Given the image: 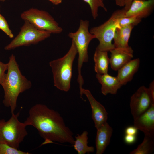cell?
I'll use <instances>...</instances> for the list:
<instances>
[{"instance_id":"1","label":"cell","mask_w":154,"mask_h":154,"mask_svg":"<svg viewBox=\"0 0 154 154\" xmlns=\"http://www.w3.org/2000/svg\"><path fill=\"white\" fill-rule=\"evenodd\" d=\"M23 123L26 126H32L37 130L44 140L42 145L55 141L74 143L73 133L66 126L63 118L58 112L46 105L37 104L32 106Z\"/></svg>"},{"instance_id":"2","label":"cell","mask_w":154,"mask_h":154,"mask_svg":"<svg viewBox=\"0 0 154 154\" xmlns=\"http://www.w3.org/2000/svg\"><path fill=\"white\" fill-rule=\"evenodd\" d=\"M7 64V73L1 85L4 93L3 102L5 107L10 108L12 114L17 107L19 95L30 89L32 84L31 82L22 74L13 54L9 57Z\"/></svg>"},{"instance_id":"3","label":"cell","mask_w":154,"mask_h":154,"mask_svg":"<svg viewBox=\"0 0 154 154\" xmlns=\"http://www.w3.org/2000/svg\"><path fill=\"white\" fill-rule=\"evenodd\" d=\"M77 53L76 46L72 41L69 50L64 56L49 63L53 74L54 85L61 91L68 92L70 88L73 64Z\"/></svg>"},{"instance_id":"4","label":"cell","mask_w":154,"mask_h":154,"mask_svg":"<svg viewBox=\"0 0 154 154\" xmlns=\"http://www.w3.org/2000/svg\"><path fill=\"white\" fill-rule=\"evenodd\" d=\"M125 11L124 8L116 11L103 24L90 29V33L94 35L99 41L96 50L108 52L115 48L112 41L116 29L121 27L119 21L125 17Z\"/></svg>"},{"instance_id":"5","label":"cell","mask_w":154,"mask_h":154,"mask_svg":"<svg viewBox=\"0 0 154 154\" xmlns=\"http://www.w3.org/2000/svg\"><path fill=\"white\" fill-rule=\"evenodd\" d=\"M89 24L88 20H80L78 30L74 33H70L68 35L75 44L78 54L77 81L80 92L82 91L84 83L81 69L83 63L88 60V50L89 44L92 39L95 38V36L89 31Z\"/></svg>"},{"instance_id":"6","label":"cell","mask_w":154,"mask_h":154,"mask_svg":"<svg viewBox=\"0 0 154 154\" xmlns=\"http://www.w3.org/2000/svg\"><path fill=\"white\" fill-rule=\"evenodd\" d=\"M19 115V112L14 113L8 120H0V141L18 149L27 135L26 125L18 119Z\"/></svg>"},{"instance_id":"7","label":"cell","mask_w":154,"mask_h":154,"mask_svg":"<svg viewBox=\"0 0 154 154\" xmlns=\"http://www.w3.org/2000/svg\"><path fill=\"white\" fill-rule=\"evenodd\" d=\"M20 16L22 19L28 21L38 30L51 34H59L63 31L58 23L46 11L32 8L23 11Z\"/></svg>"},{"instance_id":"8","label":"cell","mask_w":154,"mask_h":154,"mask_svg":"<svg viewBox=\"0 0 154 154\" xmlns=\"http://www.w3.org/2000/svg\"><path fill=\"white\" fill-rule=\"evenodd\" d=\"M20 28L17 36L4 48L6 50H10L23 46L37 44L50 36L49 32L38 30L27 21Z\"/></svg>"},{"instance_id":"9","label":"cell","mask_w":154,"mask_h":154,"mask_svg":"<svg viewBox=\"0 0 154 154\" xmlns=\"http://www.w3.org/2000/svg\"><path fill=\"white\" fill-rule=\"evenodd\" d=\"M154 105V96L149 88L140 86L130 98V106L131 114L135 119Z\"/></svg>"},{"instance_id":"10","label":"cell","mask_w":154,"mask_h":154,"mask_svg":"<svg viewBox=\"0 0 154 154\" xmlns=\"http://www.w3.org/2000/svg\"><path fill=\"white\" fill-rule=\"evenodd\" d=\"M82 93L86 95L89 102L92 112V118L97 129L107 122L108 113L104 107L95 99L89 90L82 88Z\"/></svg>"},{"instance_id":"11","label":"cell","mask_w":154,"mask_h":154,"mask_svg":"<svg viewBox=\"0 0 154 154\" xmlns=\"http://www.w3.org/2000/svg\"><path fill=\"white\" fill-rule=\"evenodd\" d=\"M154 8V0H133L125 17L135 16L142 19L149 16Z\"/></svg>"},{"instance_id":"12","label":"cell","mask_w":154,"mask_h":154,"mask_svg":"<svg viewBox=\"0 0 154 154\" xmlns=\"http://www.w3.org/2000/svg\"><path fill=\"white\" fill-rule=\"evenodd\" d=\"M110 52V64L114 71H118L133 57V51L130 46L126 48H115Z\"/></svg>"},{"instance_id":"13","label":"cell","mask_w":154,"mask_h":154,"mask_svg":"<svg viewBox=\"0 0 154 154\" xmlns=\"http://www.w3.org/2000/svg\"><path fill=\"white\" fill-rule=\"evenodd\" d=\"M134 126L144 134L154 136V105L134 119Z\"/></svg>"},{"instance_id":"14","label":"cell","mask_w":154,"mask_h":154,"mask_svg":"<svg viewBox=\"0 0 154 154\" xmlns=\"http://www.w3.org/2000/svg\"><path fill=\"white\" fill-rule=\"evenodd\" d=\"M96 77L101 85V92L104 95L109 94H116L122 86L117 76H111L107 74H96Z\"/></svg>"},{"instance_id":"15","label":"cell","mask_w":154,"mask_h":154,"mask_svg":"<svg viewBox=\"0 0 154 154\" xmlns=\"http://www.w3.org/2000/svg\"><path fill=\"white\" fill-rule=\"evenodd\" d=\"M97 130L95 140L96 154H102L109 144L113 129L106 122Z\"/></svg>"},{"instance_id":"16","label":"cell","mask_w":154,"mask_h":154,"mask_svg":"<svg viewBox=\"0 0 154 154\" xmlns=\"http://www.w3.org/2000/svg\"><path fill=\"white\" fill-rule=\"evenodd\" d=\"M140 64L139 58L132 59L117 71V77L122 86L132 79L134 75L138 70Z\"/></svg>"},{"instance_id":"17","label":"cell","mask_w":154,"mask_h":154,"mask_svg":"<svg viewBox=\"0 0 154 154\" xmlns=\"http://www.w3.org/2000/svg\"><path fill=\"white\" fill-rule=\"evenodd\" d=\"M134 27L133 25H128L116 29L113 38L115 48H126L129 47L128 41Z\"/></svg>"},{"instance_id":"18","label":"cell","mask_w":154,"mask_h":154,"mask_svg":"<svg viewBox=\"0 0 154 154\" xmlns=\"http://www.w3.org/2000/svg\"><path fill=\"white\" fill-rule=\"evenodd\" d=\"M95 62L94 70L97 74H107L110 58L108 52L96 50L94 56Z\"/></svg>"},{"instance_id":"19","label":"cell","mask_w":154,"mask_h":154,"mask_svg":"<svg viewBox=\"0 0 154 154\" xmlns=\"http://www.w3.org/2000/svg\"><path fill=\"white\" fill-rule=\"evenodd\" d=\"M88 132L85 131L80 135L78 134L77 136H75L76 140L73 146L78 154L89 153L94 151V147L88 145Z\"/></svg>"},{"instance_id":"20","label":"cell","mask_w":154,"mask_h":154,"mask_svg":"<svg viewBox=\"0 0 154 154\" xmlns=\"http://www.w3.org/2000/svg\"><path fill=\"white\" fill-rule=\"evenodd\" d=\"M154 150V136L144 134L143 141L137 147L131 151L130 154H149Z\"/></svg>"},{"instance_id":"21","label":"cell","mask_w":154,"mask_h":154,"mask_svg":"<svg viewBox=\"0 0 154 154\" xmlns=\"http://www.w3.org/2000/svg\"><path fill=\"white\" fill-rule=\"evenodd\" d=\"M87 3L90 7L92 16L96 19L98 15V10L99 7L102 8L104 10L107 11L103 0H83Z\"/></svg>"},{"instance_id":"22","label":"cell","mask_w":154,"mask_h":154,"mask_svg":"<svg viewBox=\"0 0 154 154\" xmlns=\"http://www.w3.org/2000/svg\"><path fill=\"white\" fill-rule=\"evenodd\" d=\"M25 152L13 147L8 144L0 141V154H29Z\"/></svg>"},{"instance_id":"23","label":"cell","mask_w":154,"mask_h":154,"mask_svg":"<svg viewBox=\"0 0 154 154\" xmlns=\"http://www.w3.org/2000/svg\"><path fill=\"white\" fill-rule=\"evenodd\" d=\"M142 19L135 16L124 17L120 20L119 24L121 27L128 25H133L135 26L139 24Z\"/></svg>"},{"instance_id":"24","label":"cell","mask_w":154,"mask_h":154,"mask_svg":"<svg viewBox=\"0 0 154 154\" xmlns=\"http://www.w3.org/2000/svg\"><path fill=\"white\" fill-rule=\"evenodd\" d=\"M0 29L10 38H12L14 35L10 29L7 21L3 16L0 13Z\"/></svg>"},{"instance_id":"25","label":"cell","mask_w":154,"mask_h":154,"mask_svg":"<svg viewBox=\"0 0 154 154\" xmlns=\"http://www.w3.org/2000/svg\"><path fill=\"white\" fill-rule=\"evenodd\" d=\"M8 68V64H5L0 61V84L3 83L6 76L5 72Z\"/></svg>"},{"instance_id":"26","label":"cell","mask_w":154,"mask_h":154,"mask_svg":"<svg viewBox=\"0 0 154 154\" xmlns=\"http://www.w3.org/2000/svg\"><path fill=\"white\" fill-rule=\"evenodd\" d=\"M136 140V135L125 134L124 137V141L127 144L130 145L134 143Z\"/></svg>"},{"instance_id":"27","label":"cell","mask_w":154,"mask_h":154,"mask_svg":"<svg viewBox=\"0 0 154 154\" xmlns=\"http://www.w3.org/2000/svg\"><path fill=\"white\" fill-rule=\"evenodd\" d=\"M138 129L134 126H129L127 127L125 130V134L136 135Z\"/></svg>"},{"instance_id":"28","label":"cell","mask_w":154,"mask_h":154,"mask_svg":"<svg viewBox=\"0 0 154 154\" xmlns=\"http://www.w3.org/2000/svg\"><path fill=\"white\" fill-rule=\"evenodd\" d=\"M133 0H125L124 9L127 11L129 8Z\"/></svg>"},{"instance_id":"29","label":"cell","mask_w":154,"mask_h":154,"mask_svg":"<svg viewBox=\"0 0 154 154\" xmlns=\"http://www.w3.org/2000/svg\"><path fill=\"white\" fill-rule=\"evenodd\" d=\"M152 94L154 96V82L152 81L149 84L148 88Z\"/></svg>"},{"instance_id":"30","label":"cell","mask_w":154,"mask_h":154,"mask_svg":"<svg viewBox=\"0 0 154 154\" xmlns=\"http://www.w3.org/2000/svg\"><path fill=\"white\" fill-rule=\"evenodd\" d=\"M125 0H115L117 5L120 7H124Z\"/></svg>"},{"instance_id":"31","label":"cell","mask_w":154,"mask_h":154,"mask_svg":"<svg viewBox=\"0 0 154 154\" xmlns=\"http://www.w3.org/2000/svg\"><path fill=\"white\" fill-rule=\"evenodd\" d=\"M50 1L53 4L58 5L61 3L63 0H48Z\"/></svg>"},{"instance_id":"32","label":"cell","mask_w":154,"mask_h":154,"mask_svg":"<svg viewBox=\"0 0 154 154\" xmlns=\"http://www.w3.org/2000/svg\"><path fill=\"white\" fill-rule=\"evenodd\" d=\"M6 0H0V1H2V2H4Z\"/></svg>"},{"instance_id":"33","label":"cell","mask_w":154,"mask_h":154,"mask_svg":"<svg viewBox=\"0 0 154 154\" xmlns=\"http://www.w3.org/2000/svg\"><path fill=\"white\" fill-rule=\"evenodd\" d=\"M0 10H1V9H0Z\"/></svg>"}]
</instances>
